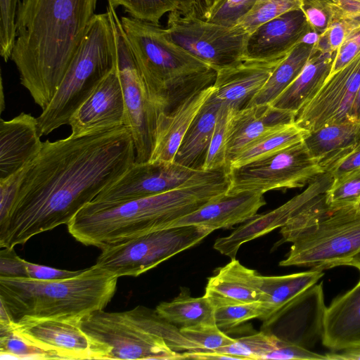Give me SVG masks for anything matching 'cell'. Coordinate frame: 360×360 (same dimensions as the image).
<instances>
[{
	"mask_svg": "<svg viewBox=\"0 0 360 360\" xmlns=\"http://www.w3.org/2000/svg\"><path fill=\"white\" fill-rule=\"evenodd\" d=\"M135 160L131 133L125 125L46 140L0 220V248L24 245L37 234L67 225Z\"/></svg>",
	"mask_w": 360,
	"mask_h": 360,
	"instance_id": "1",
	"label": "cell"
},
{
	"mask_svg": "<svg viewBox=\"0 0 360 360\" xmlns=\"http://www.w3.org/2000/svg\"><path fill=\"white\" fill-rule=\"evenodd\" d=\"M98 0H20L11 60L41 110L49 104L95 13Z\"/></svg>",
	"mask_w": 360,
	"mask_h": 360,
	"instance_id": "2",
	"label": "cell"
},
{
	"mask_svg": "<svg viewBox=\"0 0 360 360\" xmlns=\"http://www.w3.org/2000/svg\"><path fill=\"white\" fill-rule=\"evenodd\" d=\"M227 172L162 193L113 204L89 202L67 224L72 236L101 249L165 229L226 193Z\"/></svg>",
	"mask_w": 360,
	"mask_h": 360,
	"instance_id": "3",
	"label": "cell"
},
{
	"mask_svg": "<svg viewBox=\"0 0 360 360\" xmlns=\"http://www.w3.org/2000/svg\"><path fill=\"white\" fill-rule=\"evenodd\" d=\"M121 24L143 80L159 112H169L192 94L214 84L217 72L172 42L165 28L131 17Z\"/></svg>",
	"mask_w": 360,
	"mask_h": 360,
	"instance_id": "4",
	"label": "cell"
},
{
	"mask_svg": "<svg viewBox=\"0 0 360 360\" xmlns=\"http://www.w3.org/2000/svg\"><path fill=\"white\" fill-rule=\"evenodd\" d=\"M118 277L96 264L57 280L0 277V302L14 323L27 319H76L103 310Z\"/></svg>",
	"mask_w": 360,
	"mask_h": 360,
	"instance_id": "5",
	"label": "cell"
},
{
	"mask_svg": "<svg viewBox=\"0 0 360 360\" xmlns=\"http://www.w3.org/2000/svg\"><path fill=\"white\" fill-rule=\"evenodd\" d=\"M92 359H182L180 351H200L179 328L156 311L138 305L123 311H94L80 321Z\"/></svg>",
	"mask_w": 360,
	"mask_h": 360,
	"instance_id": "6",
	"label": "cell"
},
{
	"mask_svg": "<svg viewBox=\"0 0 360 360\" xmlns=\"http://www.w3.org/2000/svg\"><path fill=\"white\" fill-rule=\"evenodd\" d=\"M117 63L108 12L95 14L53 98L37 117L40 136L68 124L69 119Z\"/></svg>",
	"mask_w": 360,
	"mask_h": 360,
	"instance_id": "7",
	"label": "cell"
},
{
	"mask_svg": "<svg viewBox=\"0 0 360 360\" xmlns=\"http://www.w3.org/2000/svg\"><path fill=\"white\" fill-rule=\"evenodd\" d=\"M292 243L282 266H306L325 270L344 264L360 252V212L314 210L280 231Z\"/></svg>",
	"mask_w": 360,
	"mask_h": 360,
	"instance_id": "8",
	"label": "cell"
},
{
	"mask_svg": "<svg viewBox=\"0 0 360 360\" xmlns=\"http://www.w3.org/2000/svg\"><path fill=\"white\" fill-rule=\"evenodd\" d=\"M212 232L202 226L152 231L102 248L95 264L118 278L138 276L195 246Z\"/></svg>",
	"mask_w": 360,
	"mask_h": 360,
	"instance_id": "9",
	"label": "cell"
},
{
	"mask_svg": "<svg viewBox=\"0 0 360 360\" xmlns=\"http://www.w3.org/2000/svg\"><path fill=\"white\" fill-rule=\"evenodd\" d=\"M324 173L304 141L245 165L228 169V195L302 188Z\"/></svg>",
	"mask_w": 360,
	"mask_h": 360,
	"instance_id": "10",
	"label": "cell"
},
{
	"mask_svg": "<svg viewBox=\"0 0 360 360\" xmlns=\"http://www.w3.org/2000/svg\"><path fill=\"white\" fill-rule=\"evenodd\" d=\"M107 12L115 35L117 70L120 80L125 110L126 126L133 138L135 162H148L150 158L159 112L151 103L140 71L115 8L108 4Z\"/></svg>",
	"mask_w": 360,
	"mask_h": 360,
	"instance_id": "11",
	"label": "cell"
},
{
	"mask_svg": "<svg viewBox=\"0 0 360 360\" xmlns=\"http://www.w3.org/2000/svg\"><path fill=\"white\" fill-rule=\"evenodd\" d=\"M165 32L186 51L216 72L244 60L249 34L239 27H226L206 20L169 13Z\"/></svg>",
	"mask_w": 360,
	"mask_h": 360,
	"instance_id": "12",
	"label": "cell"
},
{
	"mask_svg": "<svg viewBox=\"0 0 360 360\" xmlns=\"http://www.w3.org/2000/svg\"><path fill=\"white\" fill-rule=\"evenodd\" d=\"M226 169H194L175 162H135L119 179L98 194L91 202L113 204L162 193L212 179Z\"/></svg>",
	"mask_w": 360,
	"mask_h": 360,
	"instance_id": "13",
	"label": "cell"
},
{
	"mask_svg": "<svg viewBox=\"0 0 360 360\" xmlns=\"http://www.w3.org/2000/svg\"><path fill=\"white\" fill-rule=\"evenodd\" d=\"M360 84V53L330 74L314 96L296 114L295 123L311 132L323 125L349 120Z\"/></svg>",
	"mask_w": 360,
	"mask_h": 360,
	"instance_id": "14",
	"label": "cell"
},
{
	"mask_svg": "<svg viewBox=\"0 0 360 360\" xmlns=\"http://www.w3.org/2000/svg\"><path fill=\"white\" fill-rule=\"evenodd\" d=\"M332 181L333 178L329 174H320L308 184L304 191L281 206L267 213L257 214L228 236L217 238L214 248L221 254L235 259L243 243L283 226L294 214L323 196Z\"/></svg>",
	"mask_w": 360,
	"mask_h": 360,
	"instance_id": "15",
	"label": "cell"
},
{
	"mask_svg": "<svg viewBox=\"0 0 360 360\" xmlns=\"http://www.w3.org/2000/svg\"><path fill=\"white\" fill-rule=\"evenodd\" d=\"M76 319H27L13 329L55 359H92L91 342Z\"/></svg>",
	"mask_w": 360,
	"mask_h": 360,
	"instance_id": "16",
	"label": "cell"
},
{
	"mask_svg": "<svg viewBox=\"0 0 360 360\" xmlns=\"http://www.w3.org/2000/svg\"><path fill=\"white\" fill-rule=\"evenodd\" d=\"M311 32L301 9L288 11L262 24L249 34L244 60L284 59Z\"/></svg>",
	"mask_w": 360,
	"mask_h": 360,
	"instance_id": "17",
	"label": "cell"
},
{
	"mask_svg": "<svg viewBox=\"0 0 360 360\" xmlns=\"http://www.w3.org/2000/svg\"><path fill=\"white\" fill-rule=\"evenodd\" d=\"M125 124L123 93L115 66L71 115L68 125L71 134L78 136Z\"/></svg>",
	"mask_w": 360,
	"mask_h": 360,
	"instance_id": "18",
	"label": "cell"
},
{
	"mask_svg": "<svg viewBox=\"0 0 360 360\" xmlns=\"http://www.w3.org/2000/svg\"><path fill=\"white\" fill-rule=\"evenodd\" d=\"M283 60H244L217 70L213 85L215 97L235 110L247 107Z\"/></svg>",
	"mask_w": 360,
	"mask_h": 360,
	"instance_id": "19",
	"label": "cell"
},
{
	"mask_svg": "<svg viewBox=\"0 0 360 360\" xmlns=\"http://www.w3.org/2000/svg\"><path fill=\"white\" fill-rule=\"evenodd\" d=\"M266 204L264 194L243 192L224 194L205 204L195 211L167 225L165 229L184 226H202L212 231L245 222L257 214Z\"/></svg>",
	"mask_w": 360,
	"mask_h": 360,
	"instance_id": "20",
	"label": "cell"
},
{
	"mask_svg": "<svg viewBox=\"0 0 360 360\" xmlns=\"http://www.w3.org/2000/svg\"><path fill=\"white\" fill-rule=\"evenodd\" d=\"M37 117L21 112L11 120L0 121V179L27 167L39 153L40 139Z\"/></svg>",
	"mask_w": 360,
	"mask_h": 360,
	"instance_id": "21",
	"label": "cell"
},
{
	"mask_svg": "<svg viewBox=\"0 0 360 360\" xmlns=\"http://www.w3.org/2000/svg\"><path fill=\"white\" fill-rule=\"evenodd\" d=\"M295 115L270 104L250 105L233 110L226 140L227 167L249 144L282 126L295 122Z\"/></svg>",
	"mask_w": 360,
	"mask_h": 360,
	"instance_id": "22",
	"label": "cell"
},
{
	"mask_svg": "<svg viewBox=\"0 0 360 360\" xmlns=\"http://www.w3.org/2000/svg\"><path fill=\"white\" fill-rule=\"evenodd\" d=\"M213 85L192 94L172 111L159 113L153 148L148 162H174L187 131L213 93Z\"/></svg>",
	"mask_w": 360,
	"mask_h": 360,
	"instance_id": "23",
	"label": "cell"
},
{
	"mask_svg": "<svg viewBox=\"0 0 360 360\" xmlns=\"http://www.w3.org/2000/svg\"><path fill=\"white\" fill-rule=\"evenodd\" d=\"M324 273L320 269L283 276H261L262 302L265 308L260 319L267 329L284 316L303 297L305 291L315 285Z\"/></svg>",
	"mask_w": 360,
	"mask_h": 360,
	"instance_id": "24",
	"label": "cell"
},
{
	"mask_svg": "<svg viewBox=\"0 0 360 360\" xmlns=\"http://www.w3.org/2000/svg\"><path fill=\"white\" fill-rule=\"evenodd\" d=\"M204 296L215 307L261 302L260 275L235 259L208 278Z\"/></svg>",
	"mask_w": 360,
	"mask_h": 360,
	"instance_id": "25",
	"label": "cell"
},
{
	"mask_svg": "<svg viewBox=\"0 0 360 360\" xmlns=\"http://www.w3.org/2000/svg\"><path fill=\"white\" fill-rule=\"evenodd\" d=\"M321 339L331 351L360 344V279L326 307Z\"/></svg>",
	"mask_w": 360,
	"mask_h": 360,
	"instance_id": "26",
	"label": "cell"
},
{
	"mask_svg": "<svg viewBox=\"0 0 360 360\" xmlns=\"http://www.w3.org/2000/svg\"><path fill=\"white\" fill-rule=\"evenodd\" d=\"M335 56V52H323L315 48L299 75L270 105L296 115L330 75Z\"/></svg>",
	"mask_w": 360,
	"mask_h": 360,
	"instance_id": "27",
	"label": "cell"
},
{
	"mask_svg": "<svg viewBox=\"0 0 360 360\" xmlns=\"http://www.w3.org/2000/svg\"><path fill=\"white\" fill-rule=\"evenodd\" d=\"M221 105L213 91L184 136L174 162L191 169H202Z\"/></svg>",
	"mask_w": 360,
	"mask_h": 360,
	"instance_id": "28",
	"label": "cell"
},
{
	"mask_svg": "<svg viewBox=\"0 0 360 360\" xmlns=\"http://www.w3.org/2000/svg\"><path fill=\"white\" fill-rule=\"evenodd\" d=\"M360 140V123H331L312 131L304 139L311 156L319 164Z\"/></svg>",
	"mask_w": 360,
	"mask_h": 360,
	"instance_id": "29",
	"label": "cell"
},
{
	"mask_svg": "<svg viewBox=\"0 0 360 360\" xmlns=\"http://www.w3.org/2000/svg\"><path fill=\"white\" fill-rule=\"evenodd\" d=\"M314 44L305 40L297 44L276 67L248 105L271 104L301 72L315 49Z\"/></svg>",
	"mask_w": 360,
	"mask_h": 360,
	"instance_id": "30",
	"label": "cell"
},
{
	"mask_svg": "<svg viewBox=\"0 0 360 360\" xmlns=\"http://www.w3.org/2000/svg\"><path fill=\"white\" fill-rule=\"evenodd\" d=\"M214 309L204 295L193 297L188 290H182L172 301L160 303L155 310L167 321L185 328L215 323Z\"/></svg>",
	"mask_w": 360,
	"mask_h": 360,
	"instance_id": "31",
	"label": "cell"
},
{
	"mask_svg": "<svg viewBox=\"0 0 360 360\" xmlns=\"http://www.w3.org/2000/svg\"><path fill=\"white\" fill-rule=\"evenodd\" d=\"M309 133L295 122L285 124L246 146L229 163L227 169L245 165L300 143Z\"/></svg>",
	"mask_w": 360,
	"mask_h": 360,
	"instance_id": "32",
	"label": "cell"
},
{
	"mask_svg": "<svg viewBox=\"0 0 360 360\" xmlns=\"http://www.w3.org/2000/svg\"><path fill=\"white\" fill-rule=\"evenodd\" d=\"M301 10L318 36L330 26L360 15V0H302Z\"/></svg>",
	"mask_w": 360,
	"mask_h": 360,
	"instance_id": "33",
	"label": "cell"
},
{
	"mask_svg": "<svg viewBox=\"0 0 360 360\" xmlns=\"http://www.w3.org/2000/svg\"><path fill=\"white\" fill-rule=\"evenodd\" d=\"M360 202V170L334 179L324 194L328 212L356 210Z\"/></svg>",
	"mask_w": 360,
	"mask_h": 360,
	"instance_id": "34",
	"label": "cell"
},
{
	"mask_svg": "<svg viewBox=\"0 0 360 360\" xmlns=\"http://www.w3.org/2000/svg\"><path fill=\"white\" fill-rule=\"evenodd\" d=\"M116 8H124L130 17L160 25V20L167 13L180 11L181 0H108Z\"/></svg>",
	"mask_w": 360,
	"mask_h": 360,
	"instance_id": "35",
	"label": "cell"
},
{
	"mask_svg": "<svg viewBox=\"0 0 360 360\" xmlns=\"http://www.w3.org/2000/svg\"><path fill=\"white\" fill-rule=\"evenodd\" d=\"M278 338L274 334L261 331L236 338L234 342L215 352L235 356L238 360L264 359L266 354L276 347Z\"/></svg>",
	"mask_w": 360,
	"mask_h": 360,
	"instance_id": "36",
	"label": "cell"
},
{
	"mask_svg": "<svg viewBox=\"0 0 360 360\" xmlns=\"http://www.w3.org/2000/svg\"><path fill=\"white\" fill-rule=\"evenodd\" d=\"M11 326H0L1 358L17 359H55L49 352L33 345Z\"/></svg>",
	"mask_w": 360,
	"mask_h": 360,
	"instance_id": "37",
	"label": "cell"
},
{
	"mask_svg": "<svg viewBox=\"0 0 360 360\" xmlns=\"http://www.w3.org/2000/svg\"><path fill=\"white\" fill-rule=\"evenodd\" d=\"M233 110L224 105L219 110L202 166L203 170L227 169L226 140L229 122Z\"/></svg>",
	"mask_w": 360,
	"mask_h": 360,
	"instance_id": "38",
	"label": "cell"
},
{
	"mask_svg": "<svg viewBox=\"0 0 360 360\" xmlns=\"http://www.w3.org/2000/svg\"><path fill=\"white\" fill-rule=\"evenodd\" d=\"M302 0H257L252 10L236 25L248 34L281 14L301 9Z\"/></svg>",
	"mask_w": 360,
	"mask_h": 360,
	"instance_id": "39",
	"label": "cell"
},
{
	"mask_svg": "<svg viewBox=\"0 0 360 360\" xmlns=\"http://www.w3.org/2000/svg\"><path fill=\"white\" fill-rule=\"evenodd\" d=\"M265 313L262 302L231 304L214 309V322L220 329H229L252 319H261Z\"/></svg>",
	"mask_w": 360,
	"mask_h": 360,
	"instance_id": "40",
	"label": "cell"
},
{
	"mask_svg": "<svg viewBox=\"0 0 360 360\" xmlns=\"http://www.w3.org/2000/svg\"><path fill=\"white\" fill-rule=\"evenodd\" d=\"M181 333L199 347L200 351L216 352L234 342L215 323L179 328Z\"/></svg>",
	"mask_w": 360,
	"mask_h": 360,
	"instance_id": "41",
	"label": "cell"
},
{
	"mask_svg": "<svg viewBox=\"0 0 360 360\" xmlns=\"http://www.w3.org/2000/svg\"><path fill=\"white\" fill-rule=\"evenodd\" d=\"M257 0H219L207 21L226 27L236 26L254 8Z\"/></svg>",
	"mask_w": 360,
	"mask_h": 360,
	"instance_id": "42",
	"label": "cell"
},
{
	"mask_svg": "<svg viewBox=\"0 0 360 360\" xmlns=\"http://www.w3.org/2000/svg\"><path fill=\"white\" fill-rule=\"evenodd\" d=\"M20 0H0V54L5 62L11 59L15 39V20Z\"/></svg>",
	"mask_w": 360,
	"mask_h": 360,
	"instance_id": "43",
	"label": "cell"
},
{
	"mask_svg": "<svg viewBox=\"0 0 360 360\" xmlns=\"http://www.w3.org/2000/svg\"><path fill=\"white\" fill-rule=\"evenodd\" d=\"M319 165L333 179L360 170V140Z\"/></svg>",
	"mask_w": 360,
	"mask_h": 360,
	"instance_id": "44",
	"label": "cell"
},
{
	"mask_svg": "<svg viewBox=\"0 0 360 360\" xmlns=\"http://www.w3.org/2000/svg\"><path fill=\"white\" fill-rule=\"evenodd\" d=\"M359 27L360 15L335 23L318 36L315 48L323 52H335L342 42Z\"/></svg>",
	"mask_w": 360,
	"mask_h": 360,
	"instance_id": "45",
	"label": "cell"
},
{
	"mask_svg": "<svg viewBox=\"0 0 360 360\" xmlns=\"http://www.w3.org/2000/svg\"><path fill=\"white\" fill-rule=\"evenodd\" d=\"M264 359L326 360L325 354L311 351L299 344L278 338L276 347L265 355Z\"/></svg>",
	"mask_w": 360,
	"mask_h": 360,
	"instance_id": "46",
	"label": "cell"
},
{
	"mask_svg": "<svg viewBox=\"0 0 360 360\" xmlns=\"http://www.w3.org/2000/svg\"><path fill=\"white\" fill-rule=\"evenodd\" d=\"M360 53V27L349 34L335 51L330 74L340 70Z\"/></svg>",
	"mask_w": 360,
	"mask_h": 360,
	"instance_id": "47",
	"label": "cell"
},
{
	"mask_svg": "<svg viewBox=\"0 0 360 360\" xmlns=\"http://www.w3.org/2000/svg\"><path fill=\"white\" fill-rule=\"evenodd\" d=\"M27 167L6 179H0V220L9 212Z\"/></svg>",
	"mask_w": 360,
	"mask_h": 360,
	"instance_id": "48",
	"label": "cell"
},
{
	"mask_svg": "<svg viewBox=\"0 0 360 360\" xmlns=\"http://www.w3.org/2000/svg\"><path fill=\"white\" fill-rule=\"evenodd\" d=\"M0 277H27L25 259L17 255L13 248H2L0 251Z\"/></svg>",
	"mask_w": 360,
	"mask_h": 360,
	"instance_id": "49",
	"label": "cell"
},
{
	"mask_svg": "<svg viewBox=\"0 0 360 360\" xmlns=\"http://www.w3.org/2000/svg\"><path fill=\"white\" fill-rule=\"evenodd\" d=\"M27 277L41 280H57L70 278L79 274L83 270L70 271L56 269L25 260Z\"/></svg>",
	"mask_w": 360,
	"mask_h": 360,
	"instance_id": "50",
	"label": "cell"
},
{
	"mask_svg": "<svg viewBox=\"0 0 360 360\" xmlns=\"http://www.w3.org/2000/svg\"><path fill=\"white\" fill-rule=\"evenodd\" d=\"M219 0H181V15L207 20L209 13Z\"/></svg>",
	"mask_w": 360,
	"mask_h": 360,
	"instance_id": "51",
	"label": "cell"
},
{
	"mask_svg": "<svg viewBox=\"0 0 360 360\" xmlns=\"http://www.w3.org/2000/svg\"><path fill=\"white\" fill-rule=\"evenodd\" d=\"M327 360H360V344L325 354Z\"/></svg>",
	"mask_w": 360,
	"mask_h": 360,
	"instance_id": "52",
	"label": "cell"
},
{
	"mask_svg": "<svg viewBox=\"0 0 360 360\" xmlns=\"http://www.w3.org/2000/svg\"><path fill=\"white\" fill-rule=\"evenodd\" d=\"M349 120L360 123V84L352 104Z\"/></svg>",
	"mask_w": 360,
	"mask_h": 360,
	"instance_id": "53",
	"label": "cell"
},
{
	"mask_svg": "<svg viewBox=\"0 0 360 360\" xmlns=\"http://www.w3.org/2000/svg\"><path fill=\"white\" fill-rule=\"evenodd\" d=\"M344 266H354L360 271V252L347 261Z\"/></svg>",
	"mask_w": 360,
	"mask_h": 360,
	"instance_id": "54",
	"label": "cell"
},
{
	"mask_svg": "<svg viewBox=\"0 0 360 360\" xmlns=\"http://www.w3.org/2000/svg\"><path fill=\"white\" fill-rule=\"evenodd\" d=\"M5 107L4 105V93H3V84H2V79L1 80V112L4 110Z\"/></svg>",
	"mask_w": 360,
	"mask_h": 360,
	"instance_id": "55",
	"label": "cell"
},
{
	"mask_svg": "<svg viewBox=\"0 0 360 360\" xmlns=\"http://www.w3.org/2000/svg\"><path fill=\"white\" fill-rule=\"evenodd\" d=\"M355 210L360 212V202Z\"/></svg>",
	"mask_w": 360,
	"mask_h": 360,
	"instance_id": "56",
	"label": "cell"
}]
</instances>
